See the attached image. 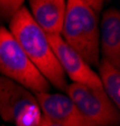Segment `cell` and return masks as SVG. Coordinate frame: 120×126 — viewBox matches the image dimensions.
<instances>
[{"mask_svg":"<svg viewBox=\"0 0 120 126\" xmlns=\"http://www.w3.org/2000/svg\"><path fill=\"white\" fill-rule=\"evenodd\" d=\"M9 32L49 85L60 91H67V77L53 53L48 37L37 25L25 6L10 20Z\"/></svg>","mask_w":120,"mask_h":126,"instance_id":"1","label":"cell"},{"mask_svg":"<svg viewBox=\"0 0 120 126\" xmlns=\"http://www.w3.org/2000/svg\"><path fill=\"white\" fill-rule=\"evenodd\" d=\"M104 8L100 0H70L66 3L61 37L89 64L100 62L99 14Z\"/></svg>","mask_w":120,"mask_h":126,"instance_id":"2","label":"cell"},{"mask_svg":"<svg viewBox=\"0 0 120 126\" xmlns=\"http://www.w3.org/2000/svg\"><path fill=\"white\" fill-rule=\"evenodd\" d=\"M0 72L34 93L49 92L51 85L27 57L12 33L0 25Z\"/></svg>","mask_w":120,"mask_h":126,"instance_id":"3","label":"cell"},{"mask_svg":"<svg viewBox=\"0 0 120 126\" xmlns=\"http://www.w3.org/2000/svg\"><path fill=\"white\" fill-rule=\"evenodd\" d=\"M0 115L15 126H38L42 112L33 92L0 76Z\"/></svg>","mask_w":120,"mask_h":126,"instance_id":"4","label":"cell"},{"mask_svg":"<svg viewBox=\"0 0 120 126\" xmlns=\"http://www.w3.org/2000/svg\"><path fill=\"white\" fill-rule=\"evenodd\" d=\"M66 92L89 126H119V110L101 87L71 83Z\"/></svg>","mask_w":120,"mask_h":126,"instance_id":"5","label":"cell"},{"mask_svg":"<svg viewBox=\"0 0 120 126\" xmlns=\"http://www.w3.org/2000/svg\"><path fill=\"white\" fill-rule=\"evenodd\" d=\"M47 37L61 68L63 69L66 77H68L72 81V83H80V85L102 88L97 73L79 56L77 52L73 50L62 39L61 35Z\"/></svg>","mask_w":120,"mask_h":126,"instance_id":"6","label":"cell"},{"mask_svg":"<svg viewBox=\"0 0 120 126\" xmlns=\"http://www.w3.org/2000/svg\"><path fill=\"white\" fill-rule=\"evenodd\" d=\"M42 116L62 126H89L67 94L42 92L34 93Z\"/></svg>","mask_w":120,"mask_h":126,"instance_id":"7","label":"cell"},{"mask_svg":"<svg viewBox=\"0 0 120 126\" xmlns=\"http://www.w3.org/2000/svg\"><path fill=\"white\" fill-rule=\"evenodd\" d=\"M99 47L102 59L120 68V13L116 8H109L102 13Z\"/></svg>","mask_w":120,"mask_h":126,"instance_id":"8","label":"cell"},{"mask_svg":"<svg viewBox=\"0 0 120 126\" xmlns=\"http://www.w3.org/2000/svg\"><path fill=\"white\" fill-rule=\"evenodd\" d=\"M30 15L47 35H61L66 1L64 0H30Z\"/></svg>","mask_w":120,"mask_h":126,"instance_id":"9","label":"cell"},{"mask_svg":"<svg viewBox=\"0 0 120 126\" xmlns=\"http://www.w3.org/2000/svg\"><path fill=\"white\" fill-rule=\"evenodd\" d=\"M99 79L106 96L110 98L114 106L119 110L120 107V68H116L106 59L99 62Z\"/></svg>","mask_w":120,"mask_h":126,"instance_id":"10","label":"cell"},{"mask_svg":"<svg viewBox=\"0 0 120 126\" xmlns=\"http://www.w3.org/2000/svg\"><path fill=\"white\" fill-rule=\"evenodd\" d=\"M21 0H0V20L10 23L15 14L24 6Z\"/></svg>","mask_w":120,"mask_h":126,"instance_id":"11","label":"cell"},{"mask_svg":"<svg viewBox=\"0 0 120 126\" xmlns=\"http://www.w3.org/2000/svg\"><path fill=\"white\" fill-rule=\"evenodd\" d=\"M38 126H62V125L54 124V122H52V121H49V120H47L46 117H43V116H42V120H40V122H39Z\"/></svg>","mask_w":120,"mask_h":126,"instance_id":"12","label":"cell"}]
</instances>
